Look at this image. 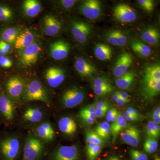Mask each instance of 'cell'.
I'll return each instance as SVG.
<instances>
[{
	"label": "cell",
	"instance_id": "1",
	"mask_svg": "<svg viewBox=\"0 0 160 160\" xmlns=\"http://www.w3.org/2000/svg\"><path fill=\"white\" fill-rule=\"evenodd\" d=\"M24 99L28 102L38 101L43 102H49L47 92L38 80H32L26 86L24 93Z\"/></svg>",
	"mask_w": 160,
	"mask_h": 160
},
{
	"label": "cell",
	"instance_id": "2",
	"mask_svg": "<svg viewBox=\"0 0 160 160\" xmlns=\"http://www.w3.org/2000/svg\"><path fill=\"white\" fill-rule=\"evenodd\" d=\"M44 146L40 140L34 137L26 139L22 160H38L42 156Z\"/></svg>",
	"mask_w": 160,
	"mask_h": 160
},
{
	"label": "cell",
	"instance_id": "3",
	"mask_svg": "<svg viewBox=\"0 0 160 160\" xmlns=\"http://www.w3.org/2000/svg\"><path fill=\"white\" fill-rule=\"evenodd\" d=\"M0 149L5 160H16L20 153L19 141L15 138L5 139L0 144Z\"/></svg>",
	"mask_w": 160,
	"mask_h": 160
},
{
	"label": "cell",
	"instance_id": "4",
	"mask_svg": "<svg viewBox=\"0 0 160 160\" xmlns=\"http://www.w3.org/2000/svg\"><path fill=\"white\" fill-rule=\"evenodd\" d=\"M42 48L38 43L35 42L21 50L20 56V62L23 67H30L37 62L38 59Z\"/></svg>",
	"mask_w": 160,
	"mask_h": 160
},
{
	"label": "cell",
	"instance_id": "5",
	"mask_svg": "<svg viewBox=\"0 0 160 160\" xmlns=\"http://www.w3.org/2000/svg\"><path fill=\"white\" fill-rule=\"evenodd\" d=\"M26 86L24 80L18 76L12 77L6 83V91L9 97L16 101L21 98Z\"/></svg>",
	"mask_w": 160,
	"mask_h": 160
},
{
	"label": "cell",
	"instance_id": "6",
	"mask_svg": "<svg viewBox=\"0 0 160 160\" xmlns=\"http://www.w3.org/2000/svg\"><path fill=\"white\" fill-rule=\"evenodd\" d=\"M85 93L76 87L66 90L62 97L63 106L67 108H72L81 104L85 98Z\"/></svg>",
	"mask_w": 160,
	"mask_h": 160
},
{
	"label": "cell",
	"instance_id": "7",
	"mask_svg": "<svg viewBox=\"0 0 160 160\" xmlns=\"http://www.w3.org/2000/svg\"><path fill=\"white\" fill-rule=\"evenodd\" d=\"M52 160H79L80 152L76 146H61L52 156Z\"/></svg>",
	"mask_w": 160,
	"mask_h": 160
},
{
	"label": "cell",
	"instance_id": "8",
	"mask_svg": "<svg viewBox=\"0 0 160 160\" xmlns=\"http://www.w3.org/2000/svg\"><path fill=\"white\" fill-rule=\"evenodd\" d=\"M113 15L116 19L122 23L131 22L137 19L135 12L126 4L117 5L113 9Z\"/></svg>",
	"mask_w": 160,
	"mask_h": 160
},
{
	"label": "cell",
	"instance_id": "9",
	"mask_svg": "<svg viewBox=\"0 0 160 160\" xmlns=\"http://www.w3.org/2000/svg\"><path fill=\"white\" fill-rule=\"evenodd\" d=\"M91 31V26L84 22L75 21L72 24V34L75 40L81 44L86 42Z\"/></svg>",
	"mask_w": 160,
	"mask_h": 160
},
{
	"label": "cell",
	"instance_id": "10",
	"mask_svg": "<svg viewBox=\"0 0 160 160\" xmlns=\"http://www.w3.org/2000/svg\"><path fill=\"white\" fill-rule=\"evenodd\" d=\"M80 11L87 18L97 19L102 14L101 3L98 0H87L81 5Z\"/></svg>",
	"mask_w": 160,
	"mask_h": 160
},
{
	"label": "cell",
	"instance_id": "11",
	"mask_svg": "<svg viewBox=\"0 0 160 160\" xmlns=\"http://www.w3.org/2000/svg\"><path fill=\"white\" fill-rule=\"evenodd\" d=\"M45 77L48 85L55 88L64 82L66 76L65 72L59 67H50L45 72Z\"/></svg>",
	"mask_w": 160,
	"mask_h": 160
},
{
	"label": "cell",
	"instance_id": "12",
	"mask_svg": "<svg viewBox=\"0 0 160 160\" xmlns=\"http://www.w3.org/2000/svg\"><path fill=\"white\" fill-rule=\"evenodd\" d=\"M133 57L129 52H125L120 55L113 68V73L118 78L127 72L133 62Z\"/></svg>",
	"mask_w": 160,
	"mask_h": 160
},
{
	"label": "cell",
	"instance_id": "13",
	"mask_svg": "<svg viewBox=\"0 0 160 160\" xmlns=\"http://www.w3.org/2000/svg\"><path fill=\"white\" fill-rule=\"evenodd\" d=\"M49 48L51 57L57 61L66 58L68 56L70 49L69 44L62 40H59L52 43Z\"/></svg>",
	"mask_w": 160,
	"mask_h": 160
},
{
	"label": "cell",
	"instance_id": "14",
	"mask_svg": "<svg viewBox=\"0 0 160 160\" xmlns=\"http://www.w3.org/2000/svg\"><path fill=\"white\" fill-rule=\"evenodd\" d=\"M43 29L46 35L53 36L61 31L62 24L59 20L52 15L45 16L43 20Z\"/></svg>",
	"mask_w": 160,
	"mask_h": 160
},
{
	"label": "cell",
	"instance_id": "15",
	"mask_svg": "<svg viewBox=\"0 0 160 160\" xmlns=\"http://www.w3.org/2000/svg\"><path fill=\"white\" fill-rule=\"evenodd\" d=\"M120 136L123 142L133 147L138 146L141 139V132L133 126L126 128L120 133Z\"/></svg>",
	"mask_w": 160,
	"mask_h": 160
},
{
	"label": "cell",
	"instance_id": "16",
	"mask_svg": "<svg viewBox=\"0 0 160 160\" xmlns=\"http://www.w3.org/2000/svg\"><path fill=\"white\" fill-rule=\"evenodd\" d=\"M160 91V81L144 77L142 81V94L145 99L151 100Z\"/></svg>",
	"mask_w": 160,
	"mask_h": 160
},
{
	"label": "cell",
	"instance_id": "17",
	"mask_svg": "<svg viewBox=\"0 0 160 160\" xmlns=\"http://www.w3.org/2000/svg\"><path fill=\"white\" fill-rule=\"evenodd\" d=\"M74 67L80 75L85 77L91 76L96 72L94 65L81 57L77 58L75 61Z\"/></svg>",
	"mask_w": 160,
	"mask_h": 160
},
{
	"label": "cell",
	"instance_id": "18",
	"mask_svg": "<svg viewBox=\"0 0 160 160\" xmlns=\"http://www.w3.org/2000/svg\"><path fill=\"white\" fill-rule=\"evenodd\" d=\"M34 42V35L32 32L29 29L21 30L14 43V48L21 51Z\"/></svg>",
	"mask_w": 160,
	"mask_h": 160
},
{
	"label": "cell",
	"instance_id": "19",
	"mask_svg": "<svg viewBox=\"0 0 160 160\" xmlns=\"http://www.w3.org/2000/svg\"><path fill=\"white\" fill-rule=\"evenodd\" d=\"M0 111L6 119L12 120L14 118V105L11 100L5 95H0Z\"/></svg>",
	"mask_w": 160,
	"mask_h": 160
},
{
	"label": "cell",
	"instance_id": "20",
	"mask_svg": "<svg viewBox=\"0 0 160 160\" xmlns=\"http://www.w3.org/2000/svg\"><path fill=\"white\" fill-rule=\"evenodd\" d=\"M22 8L26 16L33 18L41 12L42 6L41 3L36 0H26L23 2Z\"/></svg>",
	"mask_w": 160,
	"mask_h": 160
},
{
	"label": "cell",
	"instance_id": "21",
	"mask_svg": "<svg viewBox=\"0 0 160 160\" xmlns=\"http://www.w3.org/2000/svg\"><path fill=\"white\" fill-rule=\"evenodd\" d=\"M58 127L60 131L67 135L74 134L77 129V125L72 118L65 117L60 119L58 122Z\"/></svg>",
	"mask_w": 160,
	"mask_h": 160
},
{
	"label": "cell",
	"instance_id": "22",
	"mask_svg": "<svg viewBox=\"0 0 160 160\" xmlns=\"http://www.w3.org/2000/svg\"><path fill=\"white\" fill-rule=\"evenodd\" d=\"M37 134L40 138L44 141H52L55 136L53 127L49 123H43L39 125L36 129Z\"/></svg>",
	"mask_w": 160,
	"mask_h": 160
},
{
	"label": "cell",
	"instance_id": "23",
	"mask_svg": "<svg viewBox=\"0 0 160 160\" xmlns=\"http://www.w3.org/2000/svg\"><path fill=\"white\" fill-rule=\"evenodd\" d=\"M127 121L123 115L119 113L118 118L110 126V135H111L114 142L118 135L121 133L127 127Z\"/></svg>",
	"mask_w": 160,
	"mask_h": 160
},
{
	"label": "cell",
	"instance_id": "24",
	"mask_svg": "<svg viewBox=\"0 0 160 160\" xmlns=\"http://www.w3.org/2000/svg\"><path fill=\"white\" fill-rule=\"evenodd\" d=\"M141 38L147 44L151 46H155L159 41L160 33L155 28L149 27L143 32Z\"/></svg>",
	"mask_w": 160,
	"mask_h": 160
},
{
	"label": "cell",
	"instance_id": "25",
	"mask_svg": "<svg viewBox=\"0 0 160 160\" xmlns=\"http://www.w3.org/2000/svg\"><path fill=\"white\" fill-rule=\"evenodd\" d=\"M94 53L98 59L101 61H108L112 57V50L108 45L98 43L95 46Z\"/></svg>",
	"mask_w": 160,
	"mask_h": 160
},
{
	"label": "cell",
	"instance_id": "26",
	"mask_svg": "<svg viewBox=\"0 0 160 160\" xmlns=\"http://www.w3.org/2000/svg\"><path fill=\"white\" fill-rule=\"evenodd\" d=\"M135 75L133 71L127 72L115 81V84L119 89L126 90L129 89L134 81Z\"/></svg>",
	"mask_w": 160,
	"mask_h": 160
},
{
	"label": "cell",
	"instance_id": "27",
	"mask_svg": "<svg viewBox=\"0 0 160 160\" xmlns=\"http://www.w3.org/2000/svg\"><path fill=\"white\" fill-rule=\"evenodd\" d=\"M21 31L19 28L16 27H10L5 29L1 33L2 41L10 45H14L16 38Z\"/></svg>",
	"mask_w": 160,
	"mask_h": 160
},
{
	"label": "cell",
	"instance_id": "28",
	"mask_svg": "<svg viewBox=\"0 0 160 160\" xmlns=\"http://www.w3.org/2000/svg\"><path fill=\"white\" fill-rule=\"evenodd\" d=\"M131 47L135 52L143 57H148L151 54L152 50L150 47L138 40L132 42Z\"/></svg>",
	"mask_w": 160,
	"mask_h": 160
},
{
	"label": "cell",
	"instance_id": "29",
	"mask_svg": "<svg viewBox=\"0 0 160 160\" xmlns=\"http://www.w3.org/2000/svg\"><path fill=\"white\" fill-rule=\"evenodd\" d=\"M23 118L26 121L31 122H38L43 118L42 112L37 108H30L26 109L23 114Z\"/></svg>",
	"mask_w": 160,
	"mask_h": 160
},
{
	"label": "cell",
	"instance_id": "30",
	"mask_svg": "<svg viewBox=\"0 0 160 160\" xmlns=\"http://www.w3.org/2000/svg\"><path fill=\"white\" fill-rule=\"evenodd\" d=\"M144 78L160 81V65L157 64L148 66L145 69Z\"/></svg>",
	"mask_w": 160,
	"mask_h": 160
},
{
	"label": "cell",
	"instance_id": "31",
	"mask_svg": "<svg viewBox=\"0 0 160 160\" xmlns=\"http://www.w3.org/2000/svg\"><path fill=\"white\" fill-rule=\"evenodd\" d=\"M110 124L104 122L98 125L95 128V132L104 140H109L110 138Z\"/></svg>",
	"mask_w": 160,
	"mask_h": 160
},
{
	"label": "cell",
	"instance_id": "32",
	"mask_svg": "<svg viewBox=\"0 0 160 160\" xmlns=\"http://www.w3.org/2000/svg\"><path fill=\"white\" fill-rule=\"evenodd\" d=\"M102 146L92 143L86 144V151L89 160H96L102 151Z\"/></svg>",
	"mask_w": 160,
	"mask_h": 160
},
{
	"label": "cell",
	"instance_id": "33",
	"mask_svg": "<svg viewBox=\"0 0 160 160\" xmlns=\"http://www.w3.org/2000/svg\"><path fill=\"white\" fill-rule=\"evenodd\" d=\"M146 131L148 138L157 139L160 136V125H157L152 121H149L146 125Z\"/></svg>",
	"mask_w": 160,
	"mask_h": 160
},
{
	"label": "cell",
	"instance_id": "34",
	"mask_svg": "<svg viewBox=\"0 0 160 160\" xmlns=\"http://www.w3.org/2000/svg\"><path fill=\"white\" fill-rule=\"evenodd\" d=\"M85 135L87 143H92L99 146L105 144V140L100 137L95 132L91 131L89 129H86Z\"/></svg>",
	"mask_w": 160,
	"mask_h": 160
},
{
	"label": "cell",
	"instance_id": "35",
	"mask_svg": "<svg viewBox=\"0 0 160 160\" xmlns=\"http://www.w3.org/2000/svg\"><path fill=\"white\" fill-rule=\"evenodd\" d=\"M158 146L157 140L152 138H147L143 145V148L146 152L151 154L156 152Z\"/></svg>",
	"mask_w": 160,
	"mask_h": 160
},
{
	"label": "cell",
	"instance_id": "36",
	"mask_svg": "<svg viewBox=\"0 0 160 160\" xmlns=\"http://www.w3.org/2000/svg\"><path fill=\"white\" fill-rule=\"evenodd\" d=\"M95 94L98 97L104 96L112 91L113 88L110 83L102 86H93Z\"/></svg>",
	"mask_w": 160,
	"mask_h": 160
},
{
	"label": "cell",
	"instance_id": "37",
	"mask_svg": "<svg viewBox=\"0 0 160 160\" xmlns=\"http://www.w3.org/2000/svg\"><path fill=\"white\" fill-rule=\"evenodd\" d=\"M13 16L12 10L8 6L0 5V21L6 22L11 19Z\"/></svg>",
	"mask_w": 160,
	"mask_h": 160
},
{
	"label": "cell",
	"instance_id": "38",
	"mask_svg": "<svg viewBox=\"0 0 160 160\" xmlns=\"http://www.w3.org/2000/svg\"><path fill=\"white\" fill-rule=\"evenodd\" d=\"M138 2L143 9L148 12H151L154 9V2L152 0H138Z\"/></svg>",
	"mask_w": 160,
	"mask_h": 160
},
{
	"label": "cell",
	"instance_id": "39",
	"mask_svg": "<svg viewBox=\"0 0 160 160\" xmlns=\"http://www.w3.org/2000/svg\"><path fill=\"white\" fill-rule=\"evenodd\" d=\"M130 157L132 160H148V157L145 153L136 149H130Z\"/></svg>",
	"mask_w": 160,
	"mask_h": 160
},
{
	"label": "cell",
	"instance_id": "40",
	"mask_svg": "<svg viewBox=\"0 0 160 160\" xmlns=\"http://www.w3.org/2000/svg\"><path fill=\"white\" fill-rule=\"evenodd\" d=\"M118 114V112L114 108H111L108 110L106 115L107 122H113L117 118Z\"/></svg>",
	"mask_w": 160,
	"mask_h": 160
},
{
	"label": "cell",
	"instance_id": "41",
	"mask_svg": "<svg viewBox=\"0 0 160 160\" xmlns=\"http://www.w3.org/2000/svg\"><path fill=\"white\" fill-rule=\"evenodd\" d=\"M11 49V45L9 43L0 41V57H5Z\"/></svg>",
	"mask_w": 160,
	"mask_h": 160
},
{
	"label": "cell",
	"instance_id": "42",
	"mask_svg": "<svg viewBox=\"0 0 160 160\" xmlns=\"http://www.w3.org/2000/svg\"><path fill=\"white\" fill-rule=\"evenodd\" d=\"M106 38L107 41L111 45L118 46L117 30H114L109 32L107 35Z\"/></svg>",
	"mask_w": 160,
	"mask_h": 160
},
{
	"label": "cell",
	"instance_id": "43",
	"mask_svg": "<svg viewBox=\"0 0 160 160\" xmlns=\"http://www.w3.org/2000/svg\"><path fill=\"white\" fill-rule=\"evenodd\" d=\"M151 121L157 125L160 124V108L158 107L154 109L150 115Z\"/></svg>",
	"mask_w": 160,
	"mask_h": 160
},
{
	"label": "cell",
	"instance_id": "44",
	"mask_svg": "<svg viewBox=\"0 0 160 160\" xmlns=\"http://www.w3.org/2000/svg\"><path fill=\"white\" fill-rule=\"evenodd\" d=\"M12 62L9 58L6 57H0V66L5 69H9L12 66Z\"/></svg>",
	"mask_w": 160,
	"mask_h": 160
},
{
	"label": "cell",
	"instance_id": "45",
	"mask_svg": "<svg viewBox=\"0 0 160 160\" xmlns=\"http://www.w3.org/2000/svg\"><path fill=\"white\" fill-rule=\"evenodd\" d=\"M118 38V46H123L126 45L127 42V38L126 35L119 30H117Z\"/></svg>",
	"mask_w": 160,
	"mask_h": 160
},
{
	"label": "cell",
	"instance_id": "46",
	"mask_svg": "<svg viewBox=\"0 0 160 160\" xmlns=\"http://www.w3.org/2000/svg\"><path fill=\"white\" fill-rule=\"evenodd\" d=\"M96 108L95 105H90L83 108L80 111L79 115H85L94 113Z\"/></svg>",
	"mask_w": 160,
	"mask_h": 160
},
{
	"label": "cell",
	"instance_id": "47",
	"mask_svg": "<svg viewBox=\"0 0 160 160\" xmlns=\"http://www.w3.org/2000/svg\"><path fill=\"white\" fill-rule=\"evenodd\" d=\"M77 2L75 0H62L60 2V3L63 8L69 9L73 7Z\"/></svg>",
	"mask_w": 160,
	"mask_h": 160
},
{
	"label": "cell",
	"instance_id": "48",
	"mask_svg": "<svg viewBox=\"0 0 160 160\" xmlns=\"http://www.w3.org/2000/svg\"><path fill=\"white\" fill-rule=\"evenodd\" d=\"M110 83L109 81L104 77H99L96 78L94 80L92 84V86H102V85H107V84Z\"/></svg>",
	"mask_w": 160,
	"mask_h": 160
},
{
	"label": "cell",
	"instance_id": "49",
	"mask_svg": "<svg viewBox=\"0 0 160 160\" xmlns=\"http://www.w3.org/2000/svg\"><path fill=\"white\" fill-rule=\"evenodd\" d=\"M123 115L126 121H130V122H135V121H139L140 119V117H141L136 116L133 115L129 114L126 111L124 112Z\"/></svg>",
	"mask_w": 160,
	"mask_h": 160
},
{
	"label": "cell",
	"instance_id": "50",
	"mask_svg": "<svg viewBox=\"0 0 160 160\" xmlns=\"http://www.w3.org/2000/svg\"><path fill=\"white\" fill-rule=\"evenodd\" d=\"M96 109H109V104L106 101H101L97 103L95 105Z\"/></svg>",
	"mask_w": 160,
	"mask_h": 160
},
{
	"label": "cell",
	"instance_id": "51",
	"mask_svg": "<svg viewBox=\"0 0 160 160\" xmlns=\"http://www.w3.org/2000/svg\"><path fill=\"white\" fill-rule=\"evenodd\" d=\"M109 109H96L95 111V114L96 118H101L106 115L107 111Z\"/></svg>",
	"mask_w": 160,
	"mask_h": 160
},
{
	"label": "cell",
	"instance_id": "52",
	"mask_svg": "<svg viewBox=\"0 0 160 160\" xmlns=\"http://www.w3.org/2000/svg\"><path fill=\"white\" fill-rule=\"evenodd\" d=\"M80 117L81 118V119L83 121L84 123H85L86 125L91 126L94 123V121L89 118L85 116L84 115H79Z\"/></svg>",
	"mask_w": 160,
	"mask_h": 160
},
{
	"label": "cell",
	"instance_id": "53",
	"mask_svg": "<svg viewBox=\"0 0 160 160\" xmlns=\"http://www.w3.org/2000/svg\"><path fill=\"white\" fill-rule=\"evenodd\" d=\"M126 111L128 113H129V114L133 115L136 116H141L138 111L136 109H135L134 108H132V107H129V108L127 109Z\"/></svg>",
	"mask_w": 160,
	"mask_h": 160
},
{
	"label": "cell",
	"instance_id": "54",
	"mask_svg": "<svg viewBox=\"0 0 160 160\" xmlns=\"http://www.w3.org/2000/svg\"><path fill=\"white\" fill-rule=\"evenodd\" d=\"M118 92L119 94L120 95V97L125 100L127 102H129V101H130V100H129V96L128 93L123 91Z\"/></svg>",
	"mask_w": 160,
	"mask_h": 160
},
{
	"label": "cell",
	"instance_id": "55",
	"mask_svg": "<svg viewBox=\"0 0 160 160\" xmlns=\"http://www.w3.org/2000/svg\"><path fill=\"white\" fill-rule=\"evenodd\" d=\"M116 102L117 103L118 106H120V107L124 106L125 104L127 103L125 100L123 99V98H122L120 97L118 98V99L117 100Z\"/></svg>",
	"mask_w": 160,
	"mask_h": 160
},
{
	"label": "cell",
	"instance_id": "56",
	"mask_svg": "<svg viewBox=\"0 0 160 160\" xmlns=\"http://www.w3.org/2000/svg\"><path fill=\"white\" fill-rule=\"evenodd\" d=\"M120 95L119 94L118 92H115L114 94L112 95V98L114 102H116L117 100L118 99V98L120 97Z\"/></svg>",
	"mask_w": 160,
	"mask_h": 160
},
{
	"label": "cell",
	"instance_id": "57",
	"mask_svg": "<svg viewBox=\"0 0 160 160\" xmlns=\"http://www.w3.org/2000/svg\"><path fill=\"white\" fill-rule=\"evenodd\" d=\"M107 160H120L119 158L116 156H113L109 158Z\"/></svg>",
	"mask_w": 160,
	"mask_h": 160
},
{
	"label": "cell",
	"instance_id": "58",
	"mask_svg": "<svg viewBox=\"0 0 160 160\" xmlns=\"http://www.w3.org/2000/svg\"><path fill=\"white\" fill-rule=\"evenodd\" d=\"M154 160H160V159L159 157H156L155 158Z\"/></svg>",
	"mask_w": 160,
	"mask_h": 160
}]
</instances>
